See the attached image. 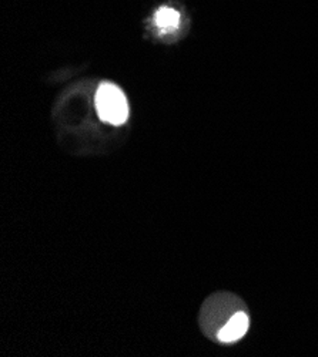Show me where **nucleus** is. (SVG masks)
I'll list each match as a JSON object with an SVG mask.
<instances>
[{
    "instance_id": "nucleus-1",
    "label": "nucleus",
    "mask_w": 318,
    "mask_h": 357,
    "mask_svg": "<svg viewBox=\"0 0 318 357\" xmlns=\"http://www.w3.org/2000/svg\"><path fill=\"white\" fill-rule=\"evenodd\" d=\"M96 109L99 117L113 126L126 123L129 117V104L123 91L112 84L103 83L96 93Z\"/></svg>"
},
{
    "instance_id": "nucleus-2",
    "label": "nucleus",
    "mask_w": 318,
    "mask_h": 357,
    "mask_svg": "<svg viewBox=\"0 0 318 357\" xmlns=\"http://www.w3.org/2000/svg\"><path fill=\"white\" fill-rule=\"evenodd\" d=\"M250 326V319L244 312H236L227 322L226 325L220 329L219 332V340L222 343H233L240 340L245 332L249 331Z\"/></svg>"
},
{
    "instance_id": "nucleus-3",
    "label": "nucleus",
    "mask_w": 318,
    "mask_h": 357,
    "mask_svg": "<svg viewBox=\"0 0 318 357\" xmlns=\"http://www.w3.org/2000/svg\"><path fill=\"white\" fill-rule=\"evenodd\" d=\"M156 24L164 30L178 29L180 24V15L171 8H161L154 16Z\"/></svg>"
}]
</instances>
